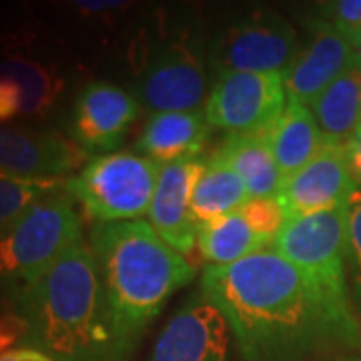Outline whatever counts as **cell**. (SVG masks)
<instances>
[{"label":"cell","mask_w":361,"mask_h":361,"mask_svg":"<svg viewBox=\"0 0 361 361\" xmlns=\"http://www.w3.org/2000/svg\"><path fill=\"white\" fill-rule=\"evenodd\" d=\"M243 179L251 197H277L283 175L271 155L267 133L227 135L213 153Z\"/></svg>","instance_id":"d6986e66"},{"label":"cell","mask_w":361,"mask_h":361,"mask_svg":"<svg viewBox=\"0 0 361 361\" xmlns=\"http://www.w3.org/2000/svg\"><path fill=\"white\" fill-rule=\"evenodd\" d=\"M0 361H56L52 360L49 353L40 351L37 348H28V345H23V348H14L6 353L0 355Z\"/></svg>","instance_id":"f1b7e54d"},{"label":"cell","mask_w":361,"mask_h":361,"mask_svg":"<svg viewBox=\"0 0 361 361\" xmlns=\"http://www.w3.org/2000/svg\"><path fill=\"white\" fill-rule=\"evenodd\" d=\"M26 337H28V325L25 319L13 310L2 311L0 313V355L14 348L26 345Z\"/></svg>","instance_id":"4316f807"},{"label":"cell","mask_w":361,"mask_h":361,"mask_svg":"<svg viewBox=\"0 0 361 361\" xmlns=\"http://www.w3.org/2000/svg\"><path fill=\"white\" fill-rule=\"evenodd\" d=\"M348 289L351 307L361 322V187H357L348 201Z\"/></svg>","instance_id":"cb8c5ba5"},{"label":"cell","mask_w":361,"mask_h":361,"mask_svg":"<svg viewBox=\"0 0 361 361\" xmlns=\"http://www.w3.org/2000/svg\"><path fill=\"white\" fill-rule=\"evenodd\" d=\"M251 199L243 179L229 165L211 155L205 159L191 193V213L201 227L239 211Z\"/></svg>","instance_id":"44dd1931"},{"label":"cell","mask_w":361,"mask_h":361,"mask_svg":"<svg viewBox=\"0 0 361 361\" xmlns=\"http://www.w3.org/2000/svg\"><path fill=\"white\" fill-rule=\"evenodd\" d=\"M109 331L121 361H130L142 336L175 291L195 279V267L147 221L94 223L90 229Z\"/></svg>","instance_id":"7a4b0ae2"},{"label":"cell","mask_w":361,"mask_h":361,"mask_svg":"<svg viewBox=\"0 0 361 361\" xmlns=\"http://www.w3.org/2000/svg\"><path fill=\"white\" fill-rule=\"evenodd\" d=\"M273 249L323 289L349 299L348 205L287 219L273 241Z\"/></svg>","instance_id":"ba28073f"},{"label":"cell","mask_w":361,"mask_h":361,"mask_svg":"<svg viewBox=\"0 0 361 361\" xmlns=\"http://www.w3.org/2000/svg\"><path fill=\"white\" fill-rule=\"evenodd\" d=\"M211 125L205 109L180 113H155L147 118L137 139L139 155L159 165L199 159L209 139Z\"/></svg>","instance_id":"e0dca14e"},{"label":"cell","mask_w":361,"mask_h":361,"mask_svg":"<svg viewBox=\"0 0 361 361\" xmlns=\"http://www.w3.org/2000/svg\"><path fill=\"white\" fill-rule=\"evenodd\" d=\"M61 90L63 78L40 61L26 56L0 61V125L42 116Z\"/></svg>","instance_id":"2e32d148"},{"label":"cell","mask_w":361,"mask_h":361,"mask_svg":"<svg viewBox=\"0 0 361 361\" xmlns=\"http://www.w3.org/2000/svg\"><path fill=\"white\" fill-rule=\"evenodd\" d=\"M233 343L225 315L199 293L169 319L147 361H233Z\"/></svg>","instance_id":"30bf717a"},{"label":"cell","mask_w":361,"mask_h":361,"mask_svg":"<svg viewBox=\"0 0 361 361\" xmlns=\"http://www.w3.org/2000/svg\"><path fill=\"white\" fill-rule=\"evenodd\" d=\"M26 345L56 361H121L104 313L99 265L85 241L73 247L13 305Z\"/></svg>","instance_id":"3957f363"},{"label":"cell","mask_w":361,"mask_h":361,"mask_svg":"<svg viewBox=\"0 0 361 361\" xmlns=\"http://www.w3.org/2000/svg\"><path fill=\"white\" fill-rule=\"evenodd\" d=\"M203 165V157L161 165L153 201L147 213V223L153 231L183 257H189L197 243L199 225L191 213V193Z\"/></svg>","instance_id":"9a60e30c"},{"label":"cell","mask_w":361,"mask_h":361,"mask_svg":"<svg viewBox=\"0 0 361 361\" xmlns=\"http://www.w3.org/2000/svg\"><path fill=\"white\" fill-rule=\"evenodd\" d=\"M357 66V49L325 20L315 23L305 47L297 51L283 75L287 103L310 106L323 90Z\"/></svg>","instance_id":"4fadbf2b"},{"label":"cell","mask_w":361,"mask_h":361,"mask_svg":"<svg viewBox=\"0 0 361 361\" xmlns=\"http://www.w3.org/2000/svg\"><path fill=\"white\" fill-rule=\"evenodd\" d=\"M77 201L65 187L47 195L0 233V303L6 310L82 243Z\"/></svg>","instance_id":"277c9868"},{"label":"cell","mask_w":361,"mask_h":361,"mask_svg":"<svg viewBox=\"0 0 361 361\" xmlns=\"http://www.w3.org/2000/svg\"><path fill=\"white\" fill-rule=\"evenodd\" d=\"M239 213L245 217L249 227L263 239H267L271 245L285 225L283 209L277 197H251L239 209Z\"/></svg>","instance_id":"d4e9b609"},{"label":"cell","mask_w":361,"mask_h":361,"mask_svg":"<svg viewBox=\"0 0 361 361\" xmlns=\"http://www.w3.org/2000/svg\"><path fill=\"white\" fill-rule=\"evenodd\" d=\"M65 187V180H42L16 177L0 171V233L47 195Z\"/></svg>","instance_id":"603a6c76"},{"label":"cell","mask_w":361,"mask_h":361,"mask_svg":"<svg viewBox=\"0 0 361 361\" xmlns=\"http://www.w3.org/2000/svg\"><path fill=\"white\" fill-rule=\"evenodd\" d=\"M209 71V44L185 28L151 52L135 97L151 115L201 111L211 90Z\"/></svg>","instance_id":"8992f818"},{"label":"cell","mask_w":361,"mask_h":361,"mask_svg":"<svg viewBox=\"0 0 361 361\" xmlns=\"http://www.w3.org/2000/svg\"><path fill=\"white\" fill-rule=\"evenodd\" d=\"M329 361H361V355H348V357H339V360H329Z\"/></svg>","instance_id":"4dcf8cb0"},{"label":"cell","mask_w":361,"mask_h":361,"mask_svg":"<svg viewBox=\"0 0 361 361\" xmlns=\"http://www.w3.org/2000/svg\"><path fill=\"white\" fill-rule=\"evenodd\" d=\"M89 163L71 139L25 125H0V171L16 177L65 180Z\"/></svg>","instance_id":"7c38bea8"},{"label":"cell","mask_w":361,"mask_h":361,"mask_svg":"<svg viewBox=\"0 0 361 361\" xmlns=\"http://www.w3.org/2000/svg\"><path fill=\"white\" fill-rule=\"evenodd\" d=\"M2 311H6V307H4V305L0 303V313H2Z\"/></svg>","instance_id":"d6a6232c"},{"label":"cell","mask_w":361,"mask_h":361,"mask_svg":"<svg viewBox=\"0 0 361 361\" xmlns=\"http://www.w3.org/2000/svg\"><path fill=\"white\" fill-rule=\"evenodd\" d=\"M201 295L229 322L243 361L361 351V322L351 301L323 289L275 249L233 265H207Z\"/></svg>","instance_id":"6da1fadb"},{"label":"cell","mask_w":361,"mask_h":361,"mask_svg":"<svg viewBox=\"0 0 361 361\" xmlns=\"http://www.w3.org/2000/svg\"><path fill=\"white\" fill-rule=\"evenodd\" d=\"M269 245L267 239L249 227L239 211L201 225L197 233V249L209 267L233 265L263 249H269Z\"/></svg>","instance_id":"7402d4cb"},{"label":"cell","mask_w":361,"mask_h":361,"mask_svg":"<svg viewBox=\"0 0 361 361\" xmlns=\"http://www.w3.org/2000/svg\"><path fill=\"white\" fill-rule=\"evenodd\" d=\"M125 2H77L75 6H78L82 13H103V11H113V8H118L123 6Z\"/></svg>","instance_id":"f546056e"},{"label":"cell","mask_w":361,"mask_h":361,"mask_svg":"<svg viewBox=\"0 0 361 361\" xmlns=\"http://www.w3.org/2000/svg\"><path fill=\"white\" fill-rule=\"evenodd\" d=\"M271 155L283 179L311 163L327 147L310 106L287 103L283 115L267 133Z\"/></svg>","instance_id":"ac0fdd59"},{"label":"cell","mask_w":361,"mask_h":361,"mask_svg":"<svg viewBox=\"0 0 361 361\" xmlns=\"http://www.w3.org/2000/svg\"><path fill=\"white\" fill-rule=\"evenodd\" d=\"M287 106L283 75L227 73L215 77L205 103L213 129L227 135L269 133Z\"/></svg>","instance_id":"9c48e42d"},{"label":"cell","mask_w":361,"mask_h":361,"mask_svg":"<svg viewBox=\"0 0 361 361\" xmlns=\"http://www.w3.org/2000/svg\"><path fill=\"white\" fill-rule=\"evenodd\" d=\"M159 169L153 159L129 151L94 157L65 179V191L97 223L141 221L153 201Z\"/></svg>","instance_id":"5b68a950"},{"label":"cell","mask_w":361,"mask_h":361,"mask_svg":"<svg viewBox=\"0 0 361 361\" xmlns=\"http://www.w3.org/2000/svg\"><path fill=\"white\" fill-rule=\"evenodd\" d=\"M299 42L293 26L275 11H253L223 26L209 42L215 77L227 73L285 75Z\"/></svg>","instance_id":"52a82bcc"},{"label":"cell","mask_w":361,"mask_h":361,"mask_svg":"<svg viewBox=\"0 0 361 361\" xmlns=\"http://www.w3.org/2000/svg\"><path fill=\"white\" fill-rule=\"evenodd\" d=\"M141 113L129 90L111 82H90L78 92L71 113V141L87 155H111Z\"/></svg>","instance_id":"8fae6325"},{"label":"cell","mask_w":361,"mask_h":361,"mask_svg":"<svg viewBox=\"0 0 361 361\" xmlns=\"http://www.w3.org/2000/svg\"><path fill=\"white\" fill-rule=\"evenodd\" d=\"M329 147H345L361 127V68L353 66L310 104Z\"/></svg>","instance_id":"ffe728a7"},{"label":"cell","mask_w":361,"mask_h":361,"mask_svg":"<svg viewBox=\"0 0 361 361\" xmlns=\"http://www.w3.org/2000/svg\"><path fill=\"white\" fill-rule=\"evenodd\" d=\"M357 66L361 68V39L360 42H357Z\"/></svg>","instance_id":"1f68e13d"},{"label":"cell","mask_w":361,"mask_h":361,"mask_svg":"<svg viewBox=\"0 0 361 361\" xmlns=\"http://www.w3.org/2000/svg\"><path fill=\"white\" fill-rule=\"evenodd\" d=\"M343 151H345V157H348V165L351 175H353V180H355L357 187H361V127L345 142Z\"/></svg>","instance_id":"83f0119b"},{"label":"cell","mask_w":361,"mask_h":361,"mask_svg":"<svg viewBox=\"0 0 361 361\" xmlns=\"http://www.w3.org/2000/svg\"><path fill=\"white\" fill-rule=\"evenodd\" d=\"M325 23L345 35L357 49L361 39V0H337L322 6Z\"/></svg>","instance_id":"484cf974"},{"label":"cell","mask_w":361,"mask_h":361,"mask_svg":"<svg viewBox=\"0 0 361 361\" xmlns=\"http://www.w3.org/2000/svg\"><path fill=\"white\" fill-rule=\"evenodd\" d=\"M355 189L343 147L327 145L311 163L283 179L277 199L287 221L348 205Z\"/></svg>","instance_id":"5bb4252c"}]
</instances>
